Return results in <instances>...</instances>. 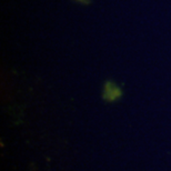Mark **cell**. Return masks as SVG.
Masks as SVG:
<instances>
[{
  "instance_id": "obj_1",
  "label": "cell",
  "mask_w": 171,
  "mask_h": 171,
  "mask_svg": "<svg viewBox=\"0 0 171 171\" xmlns=\"http://www.w3.org/2000/svg\"><path fill=\"white\" fill-rule=\"evenodd\" d=\"M122 97V89L116 82L108 80L103 85V91H102V98L103 100L108 102H115L119 100Z\"/></svg>"
},
{
  "instance_id": "obj_2",
  "label": "cell",
  "mask_w": 171,
  "mask_h": 171,
  "mask_svg": "<svg viewBox=\"0 0 171 171\" xmlns=\"http://www.w3.org/2000/svg\"><path fill=\"white\" fill-rule=\"evenodd\" d=\"M76 2H80V4H82V5H87V4H89L90 2V0H75Z\"/></svg>"
}]
</instances>
